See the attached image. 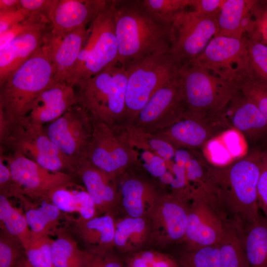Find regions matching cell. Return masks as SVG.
Returning <instances> with one entry per match:
<instances>
[{
    "label": "cell",
    "instance_id": "6da1fadb",
    "mask_svg": "<svg viewBox=\"0 0 267 267\" xmlns=\"http://www.w3.org/2000/svg\"><path fill=\"white\" fill-rule=\"evenodd\" d=\"M114 20L117 63L126 70L150 56L171 52L172 25L154 18L142 0H114Z\"/></svg>",
    "mask_w": 267,
    "mask_h": 267
},
{
    "label": "cell",
    "instance_id": "7a4b0ae2",
    "mask_svg": "<svg viewBox=\"0 0 267 267\" xmlns=\"http://www.w3.org/2000/svg\"><path fill=\"white\" fill-rule=\"evenodd\" d=\"M261 156L255 153L224 166L209 164L220 212L226 222L239 230L261 215L257 195Z\"/></svg>",
    "mask_w": 267,
    "mask_h": 267
},
{
    "label": "cell",
    "instance_id": "3957f363",
    "mask_svg": "<svg viewBox=\"0 0 267 267\" xmlns=\"http://www.w3.org/2000/svg\"><path fill=\"white\" fill-rule=\"evenodd\" d=\"M53 82L45 43L0 84V115L12 124L23 121L41 92Z\"/></svg>",
    "mask_w": 267,
    "mask_h": 267
},
{
    "label": "cell",
    "instance_id": "277c9868",
    "mask_svg": "<svg viewBox=\"0 0 267 267\" xmlns=\"http://www.w3.org/2000/svg\"><path fill=\"white\" fill-rule=\"evenodd\" d=\"M127 70L118 63L78 82L77 105L112 129L126 124Z\"/></svg>",
    "mask_w": 267,
    "mask_h": 267
},
{
    "label": "cell",
    "instance_id": "5b68a950",
    "mask_svg": "<svg viewBox=\"0 0 267 267\" xmlns=\"http://www.w3.org/2000/svg\"><path fill=\"white\" fill-rule=\"evenodd\" d=\"M186 110L206 118H220L239 91L238 85L224 80L192 60L178 66Z\"/></svg>",
    "mask_w": 267,
    "mask_h": 267
},
{
    "label": "cell",
    "instance_id": "8992f818",
    "mask_svg": "<svg viewBox=\"0 0 267 267\" xmlns=\"http://www.w3.org/2000/svg\"><path fill=\"white\" fill-rule=\"evenodd\" d=\"M114 13V0H109L106 7L89 24L87 38L64 82L74 86L79 81L117 63L118 45Z\"/></svg>",
    "mask_w": 267,
    "mask_h": 267
},
{
    "label": "cell",
    "instance_id": "52a82bcc",
    "mask_svg": "<svg viewBox=\"0 0 267 267\" xmlns=\"http://www.w3.org/2000/svg\"><path fill=\"white\" fill-rule=\"evenodd\" d=\"M0 148L21 154L43 168L75 176L76 166L52 142L44 127L31 123L26 118L22 122L9 123L0 135Z\"/></svg>",
    "mask_w": 267,
    "mask_h": 267
},
{
    "label": "cell",
    "instance_id": "ba28073f",
    "mask_svg": "<svg viewBox=\"0 0 267 267\" xmlns=\"http://www.w3.org/2000/svg\"><path fill=\"white\" fill-rule=\"evenodd\" d=\"M180 61L166 52L150 56L127 70L125 126L132 123L150 97L176 73Z\"/></svg>",
    "mask_w": 267,
    "mask_h": 267
},
{
    "label": "cell",
    "instance_id": "9c48e42d",
    "mask_svg": "<svg viewBox=\"0 0 267 267\" xmlns=\"http://www.w3.org/2000/svg\"><path fill=\"white\" fill-rule=\"evenodd\" d=\"M191 60L237 85L252 78L246 36L241 38L216 36L204 51Z\"/></svg>",
    "mask_w": 267,
    "mask_h": 267
},
{
    "label": "cell",
    "instance_id": "30bf717a",
    "mask_svg": "<svg viewBox=\"0 0 267 267\" xmlns=\"http://www.w3.org/2000/svg\"><path fill=\"white\" fill-rule=\"evenodd\" d=\"M114 178L139 164V154L123 142L112 128L93 120V131L83 159Z\"/></svg>",
    "mask_w": 267,
    "mask_h": 267
},
{
    "label": "cell",
    "instance_id": "8fae6325",
    "mask_svg": "<svg viewBox=\"0 0 267 267\" xmlns=\"http://www.w3.org/2000/svg\"><path fill=\"white\" fill-rule=\"evenodd\" d=\"M4 159L11 175V197L23 199L48 201V195L55 188L74 180L68 173L47 170L35 162L17 153L5 155Z\"/></svg>",
    "mask_w": 267,
    "mask_h": 267
},
{
    "label": "cell",
    "instance_id": "7c38bea8",
    "mask_svg": "<svg viewBox=\"0 0 267 267\" xmlns=\"http://www.w3.org/2000/svg\"><path fill=\"white\" fill-rule=\"evenodd\" d=\"M185 110L177 69L176 73L150 97L128 126L139 132L155 134L181 118Z\"/></svg>",
    "mask_w": 267,
    "mask_h": 267
},
{
    "label": "cell",
    "instance_id": "4fadbf2b",
    "mask_svg": "<svg viewBox=\"0 0 267 267\" xmlns=\"http://www.w3.org/2000/svg\"><path fill=\"white\" fill-rule=\"evenodd\" d=\"M44 131L58 149L76 165L83 159L93 131V120L78 105L47 124Z\"/></svg>",
    "mask_w": 267,
    "mask_h": 267
},
{
    "label": "cell",
    "instance_id": "5bb4252c",
    "mask_svg": "<svg viewBox=\"0 0 267 267\" xmlns=\"http://www.w3.org/2000/svg\"><path fill=\"white\" fill-rule=\"evenodd\" d=\"M218 32L217 18L188 10L172 25L171 52L180 61L193 60Z\"/></svg>",
    "mask_w": 267,
    "mask_h": 267
},
{
    "label": "cell",
    "instance_id": "9a60e30c",
    "mask_svg": "<svg viewBox=\"0 0 267 267\" xmlns=\"http://www.w3.org/2000/svg\"><path fill=\"white\" fill-rule=\"evenodd\" d=\"M189 199L173 192L160 194L149 218L150 243L164 247L183 242L187 224Z\"/></svg>",
    "mask_w": 267,
    "mask_h": 267
},
{
    "label": "cell",
    "instance_id": "2e32d148",
    "mask_svg": "<svg viewBox=\"0 0 267 267\" xmlns=\"http://www.w3.org/2000/svg\"><path fill=\"white\" fill-rule=\"evenodd\" d=\"M116 221L114 213H106L90 219L64 213L57 231L72 237L82 249L95 256H103L114 248Z\"/></svg>",
    "mask_w": 267,
    "mask_h": 267
},
{
    "label": "cell",
    "instance_id": "e0dca14e",
    "mask_svg": "<svg viewBox=\"0 0 267 267\" xmlns=\"http://www.w3.org/2000/svg\"><path fill=\"white\" fill-rule=\"evenodd\" d=\"M225 220L218 206L201 195H192L188 200L187 224L183 242L186 249L218 244Z\"/></svg>",
    "mask_w": 267,
    "mask_h": 267
},
{
    "label": "cell",
    "instance_id": "ac0fdd59",
    "mask_svg": "<svg viewBox=\"0 0 267 267\" xmlns=\"http://www.w3.org/2000/svg\"><path fill=\"white\" fill-rule=\"evenodd\" d=\"M231 129L224 118L203 117L187 111L177 121L155 134L177 148L197 150Z\"/></svg>",
    "mask_w": 267,
    "mask_h": 267
},
{
    "label": "cell",
    "instance_id": "d6986e66",
    "mask_svg": "<svg viewBox=\"0 0 267 267\" xmlns=\"http://www.w3.org/2000/svg\"><path fill=\"white\" fill-rule=\"evenodd\" d=\"M51 29L50 21L43 17L0 48V84L46 43Z\"/></svg>",
    "mask_w": 267,
    "mask_h": 267
},
{
    "label": "cell",
    "instance_id": "ffe728a7",
    "mask_svg": "<svg viewBox=\"0 0 267 267\" xmlns=\"http://www.w3.org/2000/svg\"><path fill=\"white\" fill-rule=\"evenodd\" d=\"M75 177L82 182L99 215L116 213L120 202L117 178L100 171L84 160L77 164Z\"/></svg>",
    "mask_w": 267,
    "mask_h": 267
},
{
    "label": "cell",
    "instance_id": "44dd1931",
    "mask_svg": "<svg viewBox=\"0 0 267 267\" xmlns=\"http://www.w3.org/2000/svg\"><path fill=\"white\" fill-rule=\"evenodd\" d=\"M87 25L65 32L50 30L46 42L55 82H64L88 36Z\"/></svg>",
    "mask_w": 267,
    "mask_h": 267
},
{
    "label": "cell",
    "instance_id": "7402d4cb",
    "mask_svg": "<svg viewBox=\"0 0 267 267\" xmlns=\"http://www.w3.org/2000/svg\"><path fill=\"white\" fill-rule=\"evenodd\" d=\"M74 86L66 82H53L40 94L26 117L35 126L44 127L77 105Z\"/></svg>",
    "mask_w": 267,
    "mask_h": 267
},
{
    "label": "cell",
    "instance_id": "603a6c76",
    "mask_svg": "<svg viewBox=\"0 0 267 267\" xmlns=\"http://www.w3.org/2000/svg\"><path fill=\"white\" fill-rule=\"evenodd\" d=\"M120 206L126 216L149 218L160 195L152 183L128 170L117 178Z\"/></svg>",
    "mask_w": 267,
    "mask_h": 267
},
{
    "label": "cell",
    "instance_id": "cb8c5ba5",
    "mask_svg": "<svg viewBox=\"0 0 267 267\" xmlns=\"http://www.w3.org/2000/svg\"><path fill=\"white\" fill-rule=\"evenodd\" d=\"M258 1L224 0L217 20L216 36L241 38L247 32L249 36L255 31L260 12H257Z\"/></svg>",
    "mask_w": 267,
    "mask_h": 267
},
{
    "label": "cell",
    "instance_id": "d4e9b609",
    "mask_svg": "<svg viewBox=\"0 0 267 267\" xmlns=\"http://www.w3.org/2000/svg\"><path fill=\"white\" fill-rule=\"evenodd\" d=\"M106 0H58L49 20L53 32H65L90 24L106 7Z\"/></svg>",
    "mask_w": 267,
    "mask_h": 267
},
{
    "label": "cell",
    "instance_id": "484cf974",
    "mask_svg": "<svg viewBox=\"0 0 267 267\" xmlns=\"http://www.w3.org/2000/svg\"><path fill=\"white\" fill-rule=\"evenodd\" d=\"M224 117L230 128L248 136H254L267 132V120L258 108L239 90L224 111Z\"/></svg>",
    "mask_w": 267,
    "mask_h": 267
},
{
    "label": "cell",
    "instance_id": "4316f807",
    "mask_svg": "<svg viewBox=\"0 0 267 267\" xmlns=\"http://www.w3.org/2000/svg\"><path fill=\"white\" fill-rule=\"evenodd\" d=\"M174 159L184 168L191 195L200 194L210 199H217L209 176V163L203 154L197 150L177 148Z\"/></svg>",
    "mask_w": 267,
    "mask_h": 267
},
{
    "label": "cell",
    "instance_id": "83f0119b",
    "mask_svg": "<svg viewBox=\"0 0 267 267\" xmlns=\"http://www.w3.org/2000/svg\"><path fill=\"white\" fill-rule=\"evenodd\" d=\"M48 200L64 213H78V216L85 219L100 215L84 185L74 180L52 190Z\"/></svg>",
    "mask_w": 267,
    "mask_h": 267
},
{
    "label": "cell",
    "instance_id": "f1b7e54d",
    "mask_svg": "<svg viewBox=\"0 0 267 267\" xmlns=\"http://www.w3.org/2000/svg\"><path fill=\"white\" fill-rule=\"evenodd\" d=\"M150 239L149 218L126 216L116 219L114 244L120 252L129 254L144 249Z\"/></svg>",
    "mask_w": 267,
    "mask_h": 267
},
{
    "label": "cell",
    "instance_id": "f546056e",
    "mask_svg": "<svg viewBox=\"0 0 267 267\" xmlns=\"http://www.w3.org/2000/svg\"><path fill=\"white\" fill-rule=\"evenodd\" d=\"M250 267H267V220L260 216L240 230Z\"/></svg>",
    "mask_w": 267,
    "mask_h": 267
},
{
    "label": "cell",
    "instance_id": "4dcf8cb0",
    "mask_svg": "<svg viewBox=\"0 0 267 267\" xmlns=\"http://www.w3.org/2000/svg\"><path fill=\"white\" fill-rule=\"evenodd\" d=\"M52 244L54 267H91L95 255L82 249L70 236L57 231Z\"/></svg>",
    "mask_w": 267,
    "mask_h": 267
},
{
    "label": "cell",
    "instance_id": "1f68e13d",
    "mask_svg": "<svg viewBox=\"0 0 267 267\" xmlns=\"http://www.w3.org/2000/svg\"><path fill=\"white\" fill-rule=\"evenodd\" d=\"M27 219L32 241L55 234L61 225L64 213L49 201L37 208H30L24 214Z\"/></svg>",
    "mask_w": 267,
    "mask_h": 267
},
{
    "label": "cell",
    "instance_id": "d6a6232c",
    "mask_svg": "<svg viewBox=\"0 0 267 267\" xmlns=\"http://www.w3.org/2000/svg\"><path fill=\"white\" fill-rule=\"evenodd\" d=\"M220 267H250L240 230L226 222L219 243Z\"/></svg>",
    "mask_w": 267,
    "mask_h": 267
},
{
    "label": "cell",
    "instance_id": "836d02e7",
    "mask_svg": "<svg viewBox=\"0 0 267 267\" xmlns=\"http://www.w3.org/2000/svg\"><path fill=\"white\" fill-rule=\"evenodd\" d=\"M0 227L19 240L25 251L32 242L25 214L13 207L9 198L2 194H0Z\"/></svg>",
    "mask_w": 267,
    "mask_h": 267
},
{
    "label": "cell",
    "instance_id": "e575fe53",
    "mask_svg": "<svg viewBox=\"0 0 267 267\" xmlns=\"http://www.w3.org/2000/svg\"><path fill=\"white\" fill-rule=\"evenodd\" d=\"M142 2L154 18L169 25H172L191 5V0H142Z\"/></svg>",
    "mask_w": 267,
    "mask_h": 267
},
{
    "label": "cell",
    "instance_id": "d590c367",
    "mask_svg": "<svg viewBox=\"0 0 267 267\" xmlns=\"http://www.w3.org/2000/svg\"><path fill=\"white\" fill-rule=\"evenodd\" d=\"M124 265L125 267H179L170 255L144 249L128 254Z\"/></svg>",
    "mask_w": 267,
    "mask_h": 267
},
{
    "label": "cell",
    "instance_id": "8d00e7d4",
    "mask_svg": "<svg viewBox=\"0 0 267 267\" xmlns=\"http://www.w3.org/2000/svg\"><path fill=\"white\" fill-rule=\"evenodd\" d=\"M219 244L185 249L178 261L179 267H220Z\"/></svg>",
    "mask_w": 267,
    "mask_h": 267
},
{
    "label": "cell",
    "instance_id": "74e56055",
    "mask_svg": "<svg viewBox=\"0 0 267 267\" xmlns=\"http://www.w3.org/2000/svg\"><path fill=\"white\" fill-rule=\"evenodd\" d=\"M26 257L21 242L0 229V267H19Z\"/></svg>",
    "mask_w": 267,
    "mask_h": 267
},
{
    "label": "cell",
    "instance_id": "f35d334b",
    "mask_svg": "<svg viewBox=\"0 0 267 267\" xmlns=\"http://www.w3.org/2000/svg\"><path fill=\"white\" fill-rule=\"evenodd\" d=\"M246 39L252 78L267 82V44L251 37Z\"/></svg>",
    "mask_w": 267,
    "mask_h": 267
},
{
    "label": "cell",
    "instance_id": "ab89813d",
    "mask_svg": "<svg viewBox=\"0 0 267 267\" xmlns=\"http://www.w3.org/2000/svg\"><path fill=\"white\" fill-rule=\"evenodd\" d=\"M53 240L49 236L32 242L25 250L26 256L33 267H54L52 259Z\"/></svg>",
    "mask_w": 267,
    "mask_h": 267
},
{
    "label": "cell",
    "instance_id": "60d3db41",
    "mask_svg": "<svg viewBox=\"0 0 267 267\" xmlns=\"http://www.w3.org/2000/svg\"><path fill=\"white\" fill-rule=\"evenodd\" d=\"M240 91L252 101L267 120V82L253 78L238 85Z\"/></svg>",
    "mask_w": 267,
    "mask_h": 267
},
{
    "label": "cell",
    "instance_id": "b9f144b4",
    "mask_svg": "<svg viewBox=\"0 0 267 267\" xmlns=\"http://www.w3.org/2000/svg\"><path fill=\"white\" fill-rule=\"evenodd\" d=\"M144 167L153 177L160 180L170 169L171 161H166L156 154L144 151L142 154Z\"/></svg>",
    "mask_w": 267,
    "mask_h": 267
},
{
    "label": "cell",
    "instance_id": "7bdbcfd3",
    "mask_svg": "<svg viewBox=\"0 0 267 267\" xmlns=\"http://www.w3.org/2000/svg\"><path fill=\"white\" fill-rule=\"evenodd\" d=\"M257 195L259 208L267 220V151L261 154Z\"/></svg>",
    "mask_w": 267,
    "mask_h": 267
},
{
    "label": "cell",
    "instance_id": "ee69618b",
    "mask_svg": "<svg viewBox=\"0 0 267 267\" xmlns=\"http://www.w3.org/2000/svg\"><path fill=\"white\" fill-rule=\"evenodd\" d=\"M58 1V0H20L22 8L31 14L43 15L49 20Z\"/></svg>",
    "mask_w": 267,
    "mask_h": 267
},
{
    "label": "cell",
    "instance_id": "f6af8a7d",
    "mask_svg": "<svg viewBox=\"0 0 267 267\" xmlns=\"http://www.w3.org/2000/svg\"><path fill=\"white\" fill-rule=\"evenodd\" d=\"M31 14L23 8L9 11H0V35L25 20Z\"/></svg>",
    "mask_w": 267,
    "mask_h": 267
},
{
    "label": "cell",
    "instance_id": "bcb514c9",
    "mask_svg": "<svg viewBox=\"0 0 267 267\" xmlns=\"http://www.w3.org/2000/svg\"><path fill=\"white\" fill-rule=\"evenodd\" d=\"M43 17H45L38 14L32 13L25 20L0 35V48L5 45L15 36L26 30Z\"/></svg>",
    "mask_w": 267,
    "mask_h": 267
},
{
    "label": "cell",
    "instance_id": "7dc6e473",
    "mask_svg": "<svg viewBox=\"0 0 267 267\" xmlns=\"http://www.w3.org/2000/svg\"><path fill=\"white\" fill-rule=\"evenodd\" d=\"M224 0H191L193 10L204 15L218 18Z\"/></svg>",
    "mask_w": 267,
    "mask_h": 267
},
{
    "label": "cell",
    "instance_id": "c3c4849f",
    "mask_svg": "<svg viewBox=\"0 0 267 267\" xmlns=\"http://www.w3.org/2000/svg\"><path fill=\"white\" fill-rule=\"evenodd\" d=\"M0 194L11 197L13 182L10 169L6 164L3 152L0 151Z\"/></svg>",
    "mask_w": 267,
    "mask_h": 267
},
{
    "label": "cell",
    "instance_id": "681fc988",
    "mask_svg": "<svg viewBox=\"0 0 267 267\" xmlns=\"http://www.w3.org/2000/svg\"><path fill=\"white\" fill-rule=\"evenodd\" d=\"M92 267H125L124 263L111 251L103 256H95Z\"/></svg>",
    "mask_w": 267,
    "mask_h": 267
},
{
    "label": "cell",
    "instance_id": "f907efd6",
    "mask_svg": "<svg viewBox=\"0 0 267 267\" xmlns=\"http://www.w3.org/2000/svg\"><path fill=\"white\" fill-rule=\"evenodd\" d=\"M21 8L20 0H0V11H9Z\"/></svg>",
    "mask_w": 267,
    "mask_h": 267
},
{
    "label": "cell",
    "instance_id": "816d5d0a",
    "mask_svg": "<svg viewBox=\"0 0 267 267\" xmlns=\"http://www.w3.org/2000/svg\"><path fill=\"white\" fill-rule=\"evenodd\" d=\"M19 267H33L28 261L26 256L24 258Z\"/></svg>",
    "mask_w": 267,
    "mask_h": 267
},
{
    "label": "cell",
    "instance_id": "f5cc1de1",
    "mask_svg": "<svg viewBox=\"0 0 267 267\" xmlns=\"http://www.w3.org/2000/svg\"><path fill=\"white\" fill-rule=\"evenodd\" d=\"M265 12L267 15V9L265 11Z\"/></svg>",
    "mask_w": 267,
    "mask_h": 267
},
{
    "label": "cell",
    "instance_id": "db71d44e",
    "mask_svg": "<svg viewBox=\"0 0 267 267\" xmlns=\"http://www.w3.org/2000/svg\"></svg>",
    "mask_w": 267,
    "mask_h": 267
}]
</instances>
